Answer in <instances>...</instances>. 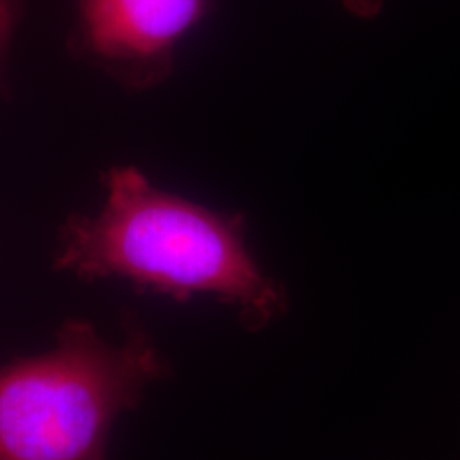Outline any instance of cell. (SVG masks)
I'll return each mask as SVG.
<instances>
[{
  "mask_svg": "<svg viewBox=\"0 0 460 460\" xmlns=\"http://www.w3.org/2000/svg\"><path fill=\"white\" fill-rule=\"evenodd\" d=\"M96 215H72L60 230L55 268L85 279H121L140 292L186 302L215 296L251 331L287 311V292L252 258L244 217L169 193L135 167L104 174Z\"/></svg>",
  "mask_w": 460,
  "mask_h": 460,
  "instance_id": "1",
  "label": "cell"
},
{
  "mask_svg": "<svg viewBox=\"0 0 460 460\" xmlns=\"http://www.w3.org/2000/svg\"><path fill=\"white\" fill-rule=\"evenodd\" d=\"M167 374L135 315L119 341L66 321L53 348L0 367V460H108L118 416Z\"/></svg>",
  "mask_w": 460,
  "mask_h": 460,
  "instance_id": "2",
  "label": "cell"
},
{
  "mask_svg": "<svg viewBox=\"0 0 460 460\" xmlns=\"http://www.w3.org/2000/svg\"><path fill=\"white\" fill-rule=\"evenodd\" d=\"M212 11V0H75L68 49L133 91L171 75L176 49Z\"/></svg>",
  "mask_w": 460,
  "mask_h": 460,
  "instance_id": "3",
  "label": "cell"
},
{
  "mask_svg": "<svg viewBox=\"0 0 460 460\" xmlns=\"http://www.w3.org/2000/svg\"><path fill=\"white\" fill-rule=\"evenodd\" d=\"M22 11L24 0H0V68L13 45V38L19 28Z\"/></svg>",
  "mask_w": 460,
  "mask_h": 460,
  "instance_id": "4",
  "label": "cell"
},
{
  "mask_svg": "<svg viewBox=\"0 0 460 460\" xmlns=\"http://www.w3.org/2000/svg\"><path fill=\"white\" fill-rule=\"evenodd\" d=\"M341 4L351 16L363 21L376 19L384 7V0H341Z\"/></svg>",
  "mask_w": 460,
  "mask_h": 460,
  "instance_id": "5",
  "label": "cell"
}]
</instances>
